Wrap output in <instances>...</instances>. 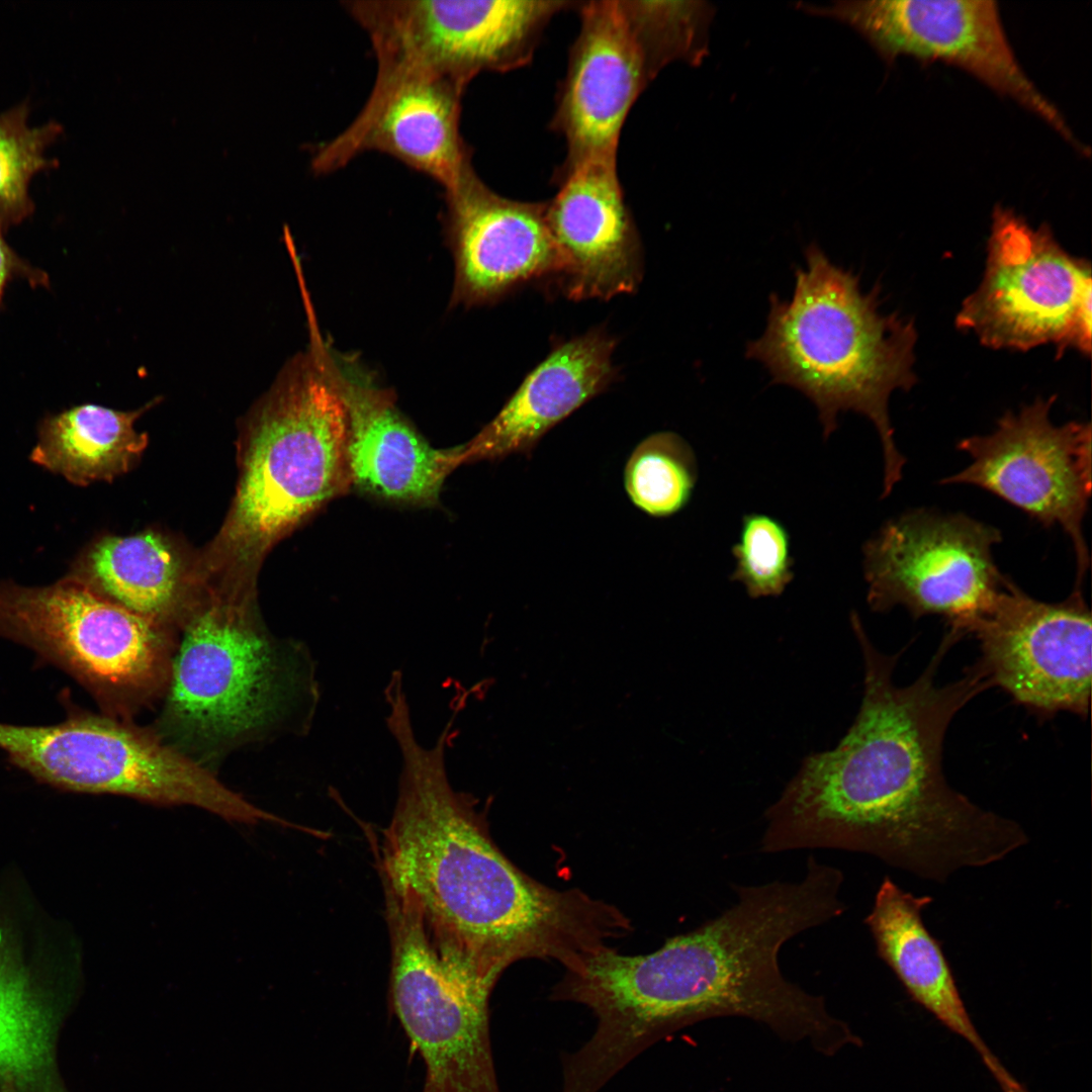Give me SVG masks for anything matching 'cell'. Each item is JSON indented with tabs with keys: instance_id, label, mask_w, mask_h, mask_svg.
<instances>
[{
	"instance_id": "28",
	"label": "cell",
	"mask_w": 1092,
	"mask_h": 1092,
	"mask_svg": "<svg viewBox=\"0 0 1092 1092\" xmlns=\"http://www.w3.org/2000/svg\"><path fill=\"white\" fill-rule=\"evenodd\" d=\"M731 552L735 568L730 579L740 582L752 599L778 597L794 579L790 533L769 515H744Z\"/></svg>"
},
{
	"instance_id": "9",
	"label": "cell",
	"mask_w": 1092,
	"mask_h": 1092,
	"mask_svg": "<svg viewBox=\"0 0 1092 1092\" xmlns=\"http://www.w3.org/2000/svg\"><path fill=\"white\" fill-rule=\"evenodd\" d=\"M1090 263L1071 256L1051 230L1013 210L993 212L984 277L956 323L994 349L1091 350Z\"/></svg>"
},
{
	"instance_id": "2",
	"label": "cell",
	"mask_w": 1092,
	"mask_h": 1092,
	"mask_svg": "<svg viewBox=\"0 0 1092 1092\" xmlns=\"http://www.w3.org/2000/svg\"><path fill=\"white\" fill-rule=\"evenodd\" d=\"M842 876L807 859L800 882L734 886L737 901L657 950L619 953L610 945L564 969L551 999L584 1005L597 1019L592 1037L565 1054V1092H599L634 1058L666 1034L714 1016L738 1015L790 1040L832 1055L853 1039L824 998L788 981L783 944L843 914Z\"/></svg>"
},
{
	"instance_id": "14",
	"label": "cell",
	"mask_w": 1092,
	"mask_h": 1092,
	"mask_svg": "<svg viewBox=\"0 0 1092 1092\" xmlns=\"http://www.w3.org/2000/svg\"><path fill=\"white\" fill-rule=\"evenodd\" d=\"M1091 614L1081 586L1058 603L1036 600L1010 577L964 629L992 687L1041 716L1085 718L1091 696Z\"/></svg>"
},
{
	"instance_id": "4",
	"label": "cell",
	"mask_w": 1092,
	"mask_h": 1092,
	"mask_svg": "<svg viewBox=\"0 0 1092 1092\" xmlns=\"http://www.w3.org/2000/svg\"><path fill=\"white\" fill-rule=\"evenodd\" d=\"M178 628L150 728L162 741L215 772L242 747L308 732L320 701L315 662L303 642L268 631L243 590L188 611Z\"/></svg>"
},
{
	"instance_id": "29",
	"label": "cell",
	"mask_w": 1092,
	"mask_h": 1092,
	"mask_svg": "<svg viewBox=\"0 0 1092 1092\" xmlns=\"http://www.w3.org/2000/svg\"><path fill=\"white\" fill-rule=\"evenodd\" d=\"M5 231L0 222V307L5 289L12 280L24 279L32 287L48 286L50 282L46 272L28 264L10 248L4 239Z\"/></svg>"
},
{
	"instance_id": "1",
	"label": "cell",
	"mask_w": 1092,
	"mask_h": 1092,
	"mask_svg": "<svg viewBox=\"0 0 1092 1092\" xmlns=\"http://www.w3.org/2000/svg\"><path fill=\"white\" fill-rule=\"evenodd\" d=\"M850 623L863 660L858 713L834 748L803 759L765 810L760 851L863 852L938 883L1025 845L1028 836L1019 823L978 806L943 775L950 722L992 688L976 663L961 678L938 686V667L959 638L945 632L923 672L899 687L893 675L901 652L878 650L856 613Z\"/></svg>"
},
{
	"instance_id": "27",
	"label": "cell",
	"mask_w": 1092,
	"mask_h": 1092,
	"mask_svg": "<svg viewBox=\"0 0 1092 1092\" xmlns=\"http://www.w3.org/2000/svg\"><path fill=\"white\" fill-rule=\"evenodd\" d=\"M27 102L0 113V222L7 230L34 210L29 195L32 177L56 167L46 157L48 148L63 132L59 122L31 126Z\"/></svg>"
},
{
	"instance_id": "7",
	"label": "cell",
	"mask_w": 1092,
	"mask_h": 1092,
	"mask_svg": "<svg viewBox=\"0 0 1092 1092\" xmlns=\"http://www.w3.org/2000/svg\"><path fill=\"white\" fill-rule=\"evenodd\" d=\"M174 630L70 574L39 587L0 581V638L70 673L106 711L125 719L160 702Z\"/></svg>"
},
{
	"instance_id": "15",
	"label": "cell",
	"mask_w": 1092,
	"mask_h": 1092,
	"mask_svg": "<svg viewBox=\"0 0 1092 1092\" xmlns=\"http://www.w3.org/2000/svg\"><path fill=\"white\" fill-rule=\"evenodd\" d=\"M376 59V79L365 105L346 129L316 151L313 170L332 173L362 153L377 151L445 190L455 187L472 169L460 132L465 88L406 60Z\"/></svg>"
},
{
	"instance_id": "24",
	"label": "cell",
	"mask_w": 1092,
	"mask_h": 1092,
	"mask_svg": "<svg viewBox=\"0 0 1092 1092\" xmlns=\"http://www.w3.org/2000/svg\"><path fill=\"white\" fill-rule=\"evenodd\" d=\"M56 1015L0 928V1084L23 1091L47 1087L54 1071Z\"/></svg>"
},
{
	"instance_id": "23",
	"label": "cell",
	"mask_w": 1092,
	"mask_h": 1092,
	"mask_svg": "<svg viewBox=\"0 0 1092 1092\" xmlns=\"http://www.w3.org/2000/svg\"><path fill=\"white\" fill-rule=\"evenodd\" d=\"M145 410L86 403L50 416L40 425L31 460L78 485L110 480L125 472L147 446V434L134 429Z\"/></svg>"
},
{
	"instance_id": "17",
	"label": "cell",
	"mask_w": 1092,
	"mask_h": 1092,
	"mask_svg": "<svg viewBox=\"0 0 1092 1092\" xmlns=\"http://www.w3.org/2000/svg\"><path fill=\"white\" fill-rule=\"evenodd\" d=\"M545 218L563 262L568 298L610 299L635 291L642 277L640 240L624 200L616 158L558 172Z\"/></svg>"
},
{
	"instance_id": "19",
	"label": "cell",
	"mask_w": 1092,
	"mask_h": 1092,
	"mask_svg": "<svg viewBox=\"0 0 1092 1092\" xmlns=\"http://www.w3.org/2000/svg\"><path fill=\"white\" fill-rule=\"evenodd\" d=\"M330 365L347 411L351 484L388 502L435 504L447 476L463 464V445L432 447L388 393L345 373L332 359Z\"/></svg>"
},
{
	"instance_id": "12",
	"label": "cell",
	"mask_w": 1092,
	"mask_h": 1092,
	"mask_svg": "<svg viewBox=\"0 0 1092 1092\" xmlns=\"http://www.w3.org/2000/svg\"><path fill=\"white\" fill-rule=\"evenodd\" d=\"M576 1L369 0L345 7L375 55L418 64L466 88L482 72L530 62L550 19Z\"/></svg>"
},
{
	"instance_id": "26",
	"label": "cell",
	"mask_w": 1092,
	"mask_h": 1092,
	"mask_svg": "<svg viewBox=\"0 0 1092 1092\" xmlns=\"http://www.w3.org/2000/svg\"><path fill=\"white\" fill-rule=\"evenodd\" d=\"M697 480L693 448L670 431L643 439L624 469V486L630 500L653 518H668L684 510L692 499Z\"/></svg>"
},
{
	"instance_id": "10",
	"label": "cell",
	"mask_w": 1092,
	"mask_h": 1092,
	"mask_svg": "<svg viewBox=\"0 0 1092 1092\" xmlns=\"http://www.w3.org/2000/svg\"><path fill=\"white\" fill-rule=\"evenodd\" d=\"M1001 540L998 529L964 514L921 509L889 520L862 549L871 610L940 616L964 637L1006 576L993 557Z\"/></svg>"
},
{
	"instance_id": "6",
	"label": "cell",
	"mask_w": 1092,
	"mask_h": 1092,
	"mask_svg": "<svg viewBox=\"0 0 1092 1092\" xmlns=\"http://www.w3.org/2000/svg\"><path fill=\"white\" fill-rule=\"evenodd\" d=\"M313 335L310 353L284 368L250 420L237 495L215 543L223 562L249 566L352 486L346 406Z\"/></svg>"
},
{
	"instance_id": "25",
	"label": "cell",
	"mask_w": 1092,
	"mask_h": 1092,
	"mask_svg": "<svg viewBox=\"0 0 1092 1092\" xmlns=\"http://www.w3.org/2000/svg\"><path fill=\"white\" fill-rule=\"evenodd\" d=\"M652 80L668 64L700 65L716 8L706 1L620 0Z\"/></svg>"
},
{
	"instance_id": "18",
	"label": "cell",
	"mask_w": 1092,
	"mask_h": 1092,
	"mask_svg": "<svg viewBox=\"0 0 1092 1092\" xmlns=\"http://www.w3.org/2000/svg\"><path fill=\"white\" fill-rule=\"evenodd\" d=\"M445 200L462 299L492 300L525 283L561 276L563 262L546 222L545 203L505 198L473 168L445 190Z\"/></svg>"
},
{
	"instance_id": "5",
	"label": "cell",
	"mask_w": 1092,
	"mask_h": 1092,
	"mask_svg": "<svg viewBox=\"0 0 1092 1092\" xmlns=\"http://www.w3.org/2000/svg\"><path fill=\"white\" fill-rule=\"evenodd\" d=\"M795 271L790 299L769 296L763 334L746 345L774 383L801 391L815 405L827 439L839 413L851 411L875 426L883 449V496L902 477L905 457L894 441L889 399L915 381L916 330L880 310L879 291L863 292L859 276L835 265L815 243Z\"/></svg>"
},
{
	"instance_id": "13",
	"label": "cell",
	"mask_w": 1092,
	"mask_h": 1092,
	"mask_svg": "<svg viewBox=\"0 0 1092 1092\" xmlns=\"http://www.w3.org/2000/svg\"><path fill=\"white\" fill-rule=\"evenodd\" d=\"M1054 397L1037 398L1002 416L993 432L961 440L971 463L941 484H968L989 491L1044 527L1069 536L1077 566L1076 586L1089 567L1083 523L1091 497V426L1056 425Z\"/></svg>"
},
{
	"instance_id": "8",
	"label": "cell",
	"mask_w": 1092,
	"mask_h": 1092,
	"mask_svg": "<svg viewBox=\"0 0 1092 1092\" xmlns=\"http://www.w3.org/2000/svg\"><path fill=\"white\" fill-rule=\"evenodd\" d=\"M383 888L389 1001L424 1061V1092H500L489 1037L494 985L439 949L406 892Z\"/></svg>"
},
{
	"instance_id": "22",
	"label": "cell",
	"mask_w": 1092,
	"mask_h": 1092,
	"mask_svg": "<svg viewBox=\"0 0 1092 1092\" xmlns=\"http://www.w3.org/2000/svg\"><path fill=\"white\" fill-rule=\"evenodd\" d=\"M74 574L128 610L173 630L188 612L180 560L156 533L101 539Z\"/></svg>"
},
{
	"instance_id": "21",
	"label": "cell",
	"mask_w": 1092,
	"mask_h": 1092,
	"mask_svg": "<svg viewBox=\"0 0 1092 1092\" xmlns=\"http://www.w3.org/2000/svg\"><path fill=\"white\" fill-rule=\"evenodd\" d=\"M932 900L904 891L885 877L864 923L879 957L913 1000L971 1044L995 1076L1004 1066L976 1029L944 953L922 920V911Z\"/></svg>"
},
{
	"instance_id": "16",
	"label": "cell",
	"mask_w": 1092,
	"mask_h": 1092,
	"mask_svg": "<svg viewBox=\"0 0 1092 1092\" xmlns=\"http://www.w3.org/2000/svg\"><path fill=\"white\" fill-rule=\"evenodd\" d=\"M580 30L558 93L552 129L566 141L560 171L616 158L626 117L652 81L620 0L577 2Z\"/></svg>"
},
{
	"instance_id": "11",
	"label": "cell",
	"mask_w": 1092,
	"mask_h": 1092,
	"mask_svg": "<svg viewBox=\"0 0 1092 1092\" xmlns=\"http://www.w3.org/2000/svg\"><path fill=\"white\" fill-rule=\"evenodd\" d=\"M797 7L850 26L889 64L908 56L957 66L1040 117L1080 154L1086 152L1059 109L1022 69L996 2L870 0L824 6L802 2Z\"/></svg>"
},
{
	"instance_id": "30",
	"label": "cell",
	"mask_w": 1092,
	"mask_h": 1092,
	"mask_svg": "<svg viewBox=\"0 0 1092 1092\" xmlns=\"http://www.w3.org/2000/svg\"><path fill=\"white\" fill-rule=\"evenodd\" d=\"M1003 1092H1028L1008 1071L996 1078Z\"/></svg>"
},
{
	"instance_id": "31",
	"label": "cell",
	"mask_w": 1092,
	"mask_h": 1092,
	"mask_svg": "<svg viewBox=\"0 0 1092 1092\" xmlns=\"http://www.w3.org/2000/svg\"><path fill=\"white\" fill-rule=\"evenodd\" d=\"M3 1092H18V1091H14V1090H10V1089H4Z\"/></svg>"
},
{
	"instance_id": "3",
	"label": "cell",
	"mask_w": 1092,
	"mask_h": 1092,
	"mask_svg": "<svg viewBox=\"0 0 1092 1092\" xmlns=\"http://www.w3.org/2000/svg\"><path fill=\"white\" fill-rule=\"evenodd\" d=\"M387 712L401 770L391 820L374 846L380 875L413 898L444 954L495 985L519 961L552 960L566 969L627 934L630 920L616 906L578 889L547 887L496 846L476 800L449 782L454 718L427 748L407 702L394 701Z\"/></svg>"
},
{
	"instance_id": "20",
	"label": "cell",
	"mask_w": 1092,
	"mask_h": 1092,
	"mask_svg": "<svg viewBox=\"0 0 1092 1092\" xmlns=\"http://www.w3.org/2000/svg\"><path fill=\"white\" fill-rule=\"evenodd\" d=\"M616 341L593 330L554 348L499 413L463 445V463L530 454L553 427L614 380Z\"/></svg>"
}]
</instances>
